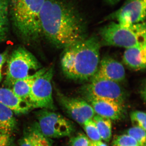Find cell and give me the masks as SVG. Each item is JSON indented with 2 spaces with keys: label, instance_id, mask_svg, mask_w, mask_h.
<instances>
[{
  "label": "cell",
  "instance_id": "obj_1",
  "mask_svg": "<svg viewBox=\"0 0 146 146\" xmlns=\"http://www.w3.org/2000/svg\"><path fill=\"white\" fill-rule=\"evenodd\" d=\"M42 35L65 49L87 37L85 19L75 7L60 0H45L40 15Z\"/></svg>",
  "mask_w": 146,
  "mask_h": 146
},
{
  "label": "cell",
  "instance_id": "obj_2",
  "mask_svg": "<svg viewBox=\"0 0 146 146\" xmlns=\"http://www.w3.org/2000/svg\"><path fill=\"white\" fill-rule=\"evenodd\" d=\"M100 47L99 40L92 36L64 49L60 64L65 76L76 81L91 80L99 65Z\"/></svg>",
  "mask_w": 146,
  "mask_h": 146
},
{
  "label": "cell",
  "instance_id": "obj_3",
  "mask_svg": "<svg viewBox=\"0 0 146 146\" xmlns=\"http://www.w3.org/2000/svg\"><path fill=\"white\" fill-rule=\"evenodd\" d=\"M45 0H10L9 13L16 32L25 41L34 42L42 36L40 15Z\"/></svg>",
  "mask_w": 146,
  "mask_h": 146
},
{
  "label": "cell",
  "instance_id": "obj_4",
  "mask_svg": "<svg viewBox=\"0 0 146 146\" xmlns=\"http://www.w3.org/2000/svg\"><path fill=\"white\" fill-rule=\"evenodd\" d=\"M99 33L103 44L128 48L145 43V22L125 27L112 21Z\"/></svg>",
  "mask_w": 146,
  "mask_h": 146
},
{
  "label": "cell",
  "instance_id": "obj_5",
  "mask_svg": "<svg viewBox=\"0 0 146 146\" xmlns=\"http://www.w3.org/2000/svg\"><path fill=\"white\" fill-rule=\"evenodd\" d=\"M35 114L36 122L35 126L46 138H63L70 136L74 131V123L59 113L42 109Z\"/></svg>",
  "mask_w": 146,
  "mask_h": 146
},
{
  "label": "cell",
  "instance_id": "obj_6",
  "mask_svg": "<svg viewBox=\"0 0 146 146\" xmlns=\"http://www.w3.org/2000/svg\"><path fill=\"white\" fill-rule=\"evenodd\" d=\"M7 62L4 84L8 88L16 80L27 76L31 72H36L41 68L36 57L23 47L14 50Z\"/></svg>",
  "mask_w": 146,
  "mask_h": 146
},
{
  "label": "cell",
  "instance_id": "obj_7",
  "mask_svg": "<svg viewBox=\"0 0 146 146\" xmlns=\"http://www.w3.org/2000/svg\"><path fill=\"white\" fill-rule=\"evenodd\" d=\"M54 74V67L52 65L35 80L28 100L33 108L55 110L52 83Z\"/></svg>",
  "mask_w": 146,
  "mask_h": 146
},
{
  "label": "cell",
  "instance_id": "obj_8",
  "mask_svg": "<svg viewBox=\"0 0 146 146\" xmlns=\"http://www.w3.org/2000/svg\"><path fill=\"white\" fill-rule=\"evenodd\" d=\"M81 89L83 96L110 100L124 105L126 94L119 83L94 76Z\"/></svg>",
  "mask_w": 146,
  "mask_h": 146
},
{
  "label": "cell",
  "instance_id": "obj_9",
  "mask_svg": "<svg viewBox=\"0 0 146 146\" xmlns=\"http://www.w3.org/2000/svg\"><path fill=\"white\" fill-rule=\"evenodd\" d=\"M146 0H127L119 9L110 13L106 20L125 27L145 22Z\"/></svg>",
  "mask_w": 146,
  "mask_h": 146
},
{
  "label": "cell",
  "instance_id": "obj_10",
  "mask_svg": "<svg viewBox=\"0 0 146 146\" xmlns=\"http://www.w3.org/2000/svg\"><path fill=\"white\" fill-rule=\"evenodd\" d=\"M58 101L63 111L71 119L82 125L96 115L93 108L83 99L68 97L56 88Z\"/></svg>",
  "mask_w": 146,
  "mask_h": 146
},
{
  "label": "cell",
  "instance_id": "obj_11",
  "mask_svg": "<svg viewBox=\"0 0 146 146\" xmlns=\"http://www.w3.org/2000/svg\"><path fill=\"white\" fill-rule=\"evenodd\" d=\"M84 97V100L91 105L97 115L111 120H119L122 117L124 105L110 100L90 96Z\"/></svg>",
  "mask_w": 146,
  "mask_h": 146
},
{
  "label": "cell",
  "instance_id": "obj_12",
  "mask_svg": "<svg viewBox=\"0 0 146 146\" xmlns=\"http://www.w3.org/2000/svg\"><path fill=\"white\" fill-rule=\"evenodd\" d=\"M94 76L119 83L125 78V70L122 64L117 60L106 56L100 62L98 70Z\"/></svg>",
  "mask_w": 146,
  "mask_h": 146
},
{
  "label": "cell",
  "instance_id": "obj_13",
  "mask_svg": "<svg viewBox=\"0 0 146 146\" xmlns=\"http://www.w3.org/2000/svg\"><path fill=\"white\" fill-rule=\"evenodd\" d=\"M0 104L18 115L26 114L33 109L28 101L20 98L9 88H0Z\"/></svg>",
  "mask_w": 146,
  "mask_h": 146
},
{
  "label": "cell",
  "instance_id": "obj_14",
  "mask_svg": "<svg viewBox=\"0 0 146 146\" xmlns=\"http://www.w3.org/2000/svg\"><path fill=\"white\" fill-rule=\"evenodd\" d=\"M123 61L128 67L135 70L146 68V42L126 49Z\"/></svg>",
  "mask_w": 146,
  "mask_h": 146
},
{
  "label": "cell",
  "instance_id": "obj_15",
  "mask_svg": "<svg viewBox=\"0 0 146 146\" xmlns=\"http://www.w3.org/2000/svg\"><path fill=\"white\" fill-rule=\"evenodd\" d=\"M47 69L44 68L39 69L26 77L16 80L13 84L11 89L19 98L28 100L31 89L35 80L38 77L44 73Z\"/></svg>",
  "mask_w": 146,
  "mask_h": 146
},
{
  "label": "cell",
  "instance_id": "obj_16",
  "mask_svg": "<svg viewBox=\"0 0 146 146\" xmlns=\"http://www.w3.org/2000/svg\"><path fill=\"white\" fill-rule=\"evenodd\" d=\"M14 113L10 108L0 104V131L11 135L16 131L18 123Z\"/></svg>",
  "mask_w": 146,
  "mask_h": 146
},
{
  "label": "cell",
  "instance_id": "obj_17",
  "mask_svg": "<svg viewBox=\"0 0 146 146\" xmlns=\"http://www.w3.org/2000/svg\"><path fill=\"white\" fill-rule=\"evenodd\" d=\"M19 146H52V143L50 139L43 136L35 126L25 133Z\"/></svg>",
  "mask_w": 146,
  "mask_h": 146
},
{
  "label": "cell",
  "instance_id": "obj_18",
  "mask_svg": "<svg viewBox=\"0 0 146 146\" xmlns=\"http://www.w3.org/2000/svg\"><path fill=\"white\" fill-rule=\"evenodd\" d=\"M9 3L8 0H0V42L6 39L9 26Z\"/></svg>",
  "mask_w": 146,
  "mask_h": 146
},
{
  "label": "cell",
  "instance_id": "obj_19",
  "mask_svg": "<svg viewBox=\"0 0 146 146\" xmlns=\"http://www.w3.org/2000/svg\"><path fill=\"white\" fill-rule=\"evenodd\" d=\"M92 119L96 125L102 140L109 142L112 135V120L97 115Z\"/></svg>",
  "mask_w": 146,
  "mask_h": 146
},
{
  "label": "cell",
  "instance_id": "obj_20",
  "mask_svg": "<svg viewBox=\"0 0 146 146\" xmlns=\"http://www.w3.org/2000/svg\"><path fill=\"white\" fill-rule=\"evenodd\" d=\"M82 126L86 136L91 141H102L96 125L93 119L87 120L84 123Z\"/></svg>",
  "mask_w": 146,
  "mask_h": 146
},
{
  "label": "cell",
  "instance_id": "obj_21",
  "mask_svg": "<svg viewBox=\"0 0 146 146\" xmlns=\"http://www.w3.org/2000/svg\"><path fill=\"white\" fill-rule=\"evenodd\" d=\"M145 131L141 127L133 126L128 129L127 134L134 138L139 146H145Z\"/></svg>",
  "mask_w": 146,
  "mask_h": 146
},
{
  "label": "cell",
  "instance_id": "obj_22",
  "mask_svg": "<svg viewBox=\"0 0 146 146\" xmlns=\"http://www.w3.org/2000/svg\"><path fill=\"white\" fill-rule=\"evenodd\" d=\"M146 113L141 111H133L130 115L131 123L134 127H141L146 130Z\"/></svg>",
  "mask_w": 146,
  "mask_h": 146
},
{
  "label": "cell",
  "instance_id": "obj_23",
  "mask_svg": "<svg viewBox=\"0 0 146 146\" xmlns=\"http://www.w3.org/2000/svg\"><path fill=\"white\" fill-rule=\"evenodd\" d=\"M112 146H139L136 140L127 134L117 136L113 142Z\"/></svg>",
  "mask_w": 146,
  "mask_h": 146
},
{
  "label": "cell",
  "instance_id": "obj_24",
  "mask_svg": "<svg viewBox=\"0 0 146 146\" xmlns=\"http://www.w3.org/2000/svg\"><path fill=\"white\" fill-rule=\"evenodd\" d=\"M91 140L86 135L80 133L70 139V146H89Z\"/></svg>",
  "mask_w": 146,
  "mask_h": 146
},
{
  "label": "cell",
  "instance_id": "obj_25",
  "mask_svg": "<svg viewBox=\"0 0 146 146\" xmlns=\"http://www.w3.org/2000/svg\"><path fill=\"white\" fill-rule=\"evenodd\" d=\"M12 142V135L0 131V146H11Z\"/></svg>",
  "mask_w": 146,
  "mask_h": 146
},
{
  "label": "cell",
  "instance_id": "obj_26",
  "mask_svg": "<svg viewBox=\"0 0 146 146\" xmlns=\"http://www.w3.org/2000/svg\"><path fill=\"white\" fill-rule=\"evenodd\" d=\"M8 55L7 51L0 53V82L2 80V70L4 64L5 63Z\"/></svg>",
  "mask_w": 146,
  "mask_h": 146
},
{
  "label": "cell",
  "instance_id": "obj_27",
  "mask_svg": "<svg viewBox=\"0 0 146 146\" xmlns=\"http://www.w3.org/2000/svg\"><path fill=\"white\" fill-rule=\"evenodd\" d=\"M89 146H108L107 144L102 141H91L90 142Z\"/></svg>",
  "mask_w": 146,
  "mask_h": 146
},
{
  "label": "cell",
  "instance_id": "obj_28",
  "mask_svg": "<svg viewBox=\"0 0 146 146\" xmlns=\"http://www.w3.org/2000/svg\"><path fill=\"white\" fill-rule=\"evenodd\" d=\"M121 1V0H105L108 4L110 5H115Z\"/></svg>",
  "mask_w": 146,
  "mask_h": 146
}]
</instances>
